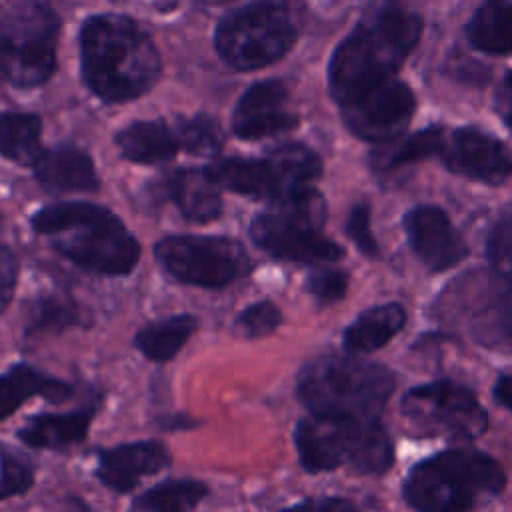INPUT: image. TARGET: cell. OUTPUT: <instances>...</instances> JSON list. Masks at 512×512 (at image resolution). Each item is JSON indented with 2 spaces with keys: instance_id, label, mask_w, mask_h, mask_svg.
I'll use <instances>...</instances> for the list:
<instances>
[{
  "instance_id": "7a4b0ae2",
  "label": "cell",
  "mask_w": 512,
  "mask_h": 512,
  "mask_svg": "<svg viewBox=\"0 0 512 512\" xmlns=\"http://www.w3.org/2000/svg\"><path fill=\"white\" fill-rule=\"evenodd\" d=\"M32 228L50 236L54 250L94 274L124 276L134 270L140 246L106 208L90 202H60L38 210Z\"/></svg>"
},
{
  "instance_id": "e0dca14e",
  "label": "cell",
  "mask_w": 512,
  "mask_h": 512,
  "mask_svg": "<svg viewBox=\"0 0 512 512\" xmlns=\"http://www.w3.org/2000/svg\"><path fill=\"white\" fill-rule=\"evenodd\" d=\"M38 182L50 192L96 190L98 178L88 154L76 148H54L34 162Z\"/></svg>"
},
{
  "instance_id": "d6a6232c",
  "label": "cell",
  "mask_w": 512,
  "mask_h": 512,
  "mask_svg": "<svg viewBox=\"0 0 512 512\" xmlns=\"http://www.w3.org/2000/svg\"><path fill=\"white\" fill-rule=\"evenodd\" d=\"M282 322V314L278 306L270 300H260L248 308H244L232 322L236 334L244 338H262L272 334Z\"/></svg>"
},
{
  "instance_id": "ffe728a7",
  "label": "cell",
  "mask_w": 512,
  "mask_h": 512,
  "mask_svg": "<svg viewBox=\"0 0 512 512\" xmlns=\"http://www.w3.org/2000/svg\"><path fill=\"white\" fill-rule=\"evenodd\" d=\"M168 194L182 216L192 222H210L222 212L220 186L208 170L188 168L168 180Z\"/></svg>"
},
{
  "instance_id": "8992f818",
  "label": "cell",
  "mask_w": 512,
  "mask_h": 512,
  "mask_svg": "<svg viewBox=\"0 0 512 512\" xmlns=\"http://www.w3.org/2000/svg\"><path fill=\"white\" fill-rule=\"evenodd\" d=\"M56 14L38 2L24 4L0 24V72L20 88L46 82L56 66Z\"/></svg>"
},
{
  "instance_id": "9c48e42d",
  "label": "cell",
  "mask_w": 512,
  "mask_h": 512,
  "mask_svg": "<svg viewBox=\"0 0 512 512\" xmlns=\"http://www.w3.org/2000/svg\"><path fill=\"white\" fill-rule=\"evenodd\" d=\"M400 414L412 434L474 438L486 430L488 416L476 396L454 382L410 388L400 400Z\"/></svg>"
},
{
  "instance_id": "6da1fadb",
  "label": "cell",
  "mask_w": 512,
  "mask_h": 512,
  "mask_svg": "<svg viewBox=\"0 0 512 512\" xmlns=\"http://www.w3.org/2000/svg\"><path fill=\"white\" fill-rule=\"evenodd\" d=\"M422 36V20L402 4L386 2L368 14L334 50L328 88L338 106L394 80Z\"/></svg>"
},
{
  "instance_id": "d6986e66",
  "label": "cell",
  "mask_w": 512,
  "mask_h": 512,
  "mask_svg": "<svg viewBox=\"0 0 512 512\" xmlns=\"http://www.w3.org/2000/svg\"><path fill=\"white\" fill-rule=\"evenodd\" d=\"M94 412V406H82L66 414H38L18 430V438L32 448L58 450L78 444L86 438Z\"/></svg>"
},
{
  "instance_id": "3957f363",
  "label": "cell",
  "mask_w": 512,
  "mask_h": 512,
  "mask_svg": "<svg viewBox=\"0 0 512 512\" xmlns=\"http://www.w3.org/2000/svg\"><path fill=\"white\" fill-rule=\"evenodd\" d=\"M86 84L104 100L122 102L144 94L160 74L152 40L124 16H94L80 36Z\"/></svg>"
},
{
  "instance_id": "52a82bcc",
  "label": "cell",
  "mask_w": 512,
  "mask_h": 512,
  "mask_svg": "<svg viewBox=\"0 0 512 512\" xmlns=\"http://www.w3.org/2000/svg\"><path fill=\"white\" fill-rule=\"evenodd\" d=\"M296 40L290 14L274 2H256L226 16L216 30L218 54L238 70H256L282 58Z\"/></svg>"
},
{
  "instance_id": "d590c367",
  "label": "cell",
  "mask_w": 512,
  "mask_h": 512,
  "mask_svg": "<svg viewBox=\"0 0 512 512\" xmlns=\"http://www.w3.org/2000/svg\"><path fill=\"white\" fill-rule=\"evenodd\" d=\"M306 288L320 304H332L346 294L348 276L340 270H318L308 278Z\"/></svg>"
},
{
  "instance_id": "ab89813d",
  "label": "cell",
  "mask_w": 512,
  "mask_h": 512,
  "mask_svg": "<svg viewBox=\"0 0 512 512\" xmlns=\"http://www.w3.org/2000/svg\"><path fill=\"white\" fill-rule=\"evenodd\" d=\"M494 398L512 412V374L502 376L494 386Z\"/></svg>"
},
{
  "instance_id": "f35d334b",
  "label": "cell",
  "mask_w": 512,
  "mask_h": 512,
  "mask_svg": "<svg viewBox=\"0 0 512 512\" xmlns=\"http://www.w3.org/2000/svg\"><path fill=\"white\" fill-rule=\"evenodd\" d=\"M496 108L502 120L512 128V72H506L496 96Z\"/></svg>"
},
{
  "instance_id": "f1b7e54d",
  "label": "cell",
  "mask_w": 512,
  "mask_h": 512,
  "mask_svg": "<svg viewBox=\"0 0 512 512\" xmlns=\"http://www.w3.org/2000/svg\"><path fill=\"white\" fill-rule=\"evenodd\" d=\"M208 496V486L198 480H164L134 500L138 512H194Z\"/></svg>"
},
{
  "instance_id": "cb8c5ba5",
  "label": "cell",
  "mask_w": 512,
  "mask_h": 512,
  "mask_svg": "<svg viewBox=\"0 0 512 512\" xmlns=\"http://www.w3.org/2000/svg\"><path fill=\"white\" fill-rule=\"evenodd\" d=\"M116 142L124 158L140 164L170 160L180 146L174 132L160 120L134 122L118 134Z\"/></svg>"
},
{
  "instance_id": "836d02e7",
  "label": "cell",
  "mask_w": 512,
  "mask_h": 512,
  "mask_svg": "<svg viewBox=\"0 0 512 512\" xmlns=\"http://www.w3.org/2000/svg\"><path fill=\"white\" fill-rule=\"evenodd\" d=\"M34 480L32 466L16 452L0 446V500L24 494Z\"/></svg>"
},
{
  "instance_id": "7c38bea8",
  "label": "cell",
  "mask_w": 512,
  "mask_h": 512,
  "mask_svg": "<svg viewBox=\"0 0 512 512\" xmlns=\"http://www.w3.org/2000/svg\"><path fill=\"white\" fill-rule=\"evenodd\" d=\"M440 156L450 172L482 184L498 186L512 176V152L480 128L452 130L444 136Z\"/></svg>"
},
{
  "instance_id": "ac0fdd59",
  "label": "cell",
  "mask_w": 512,
  "mask_h": 512,
  "mask_svg": "<svg viewBox=\"0 0 512 512\" xmlns=\"http://www.w3.org/2000/svg\"><path fill=\"white\" fill-rule=\"evenodd\" d=\"M42 396L48 402H64L72 396V388L58 380L42 374L28 364H14L0 374V420L14 414L26 400Z\"/></svg>"
},
{
  "instance_id": "ba28073f",
  "label": "cell",
  "mask_w": 512,
  "mask_h": 512,
  "mask_svg": "<svg viewBox=\"0 0 512 512\" xmlns=\"http://www.w3.org/2000/svg\"><path fill=\"white\" fill-rule=\"evenodd\" d=\"M154 256L178 282L200 288H224L250 268L242 244L226 236H166Z\"/></svg>"
},
{
  "instance_id": "d4e9b609",
  "label": "cell",
  "mask_w": 512,
  "mask_h": 512,
  "mask_svg": "<svg viewBox=\"0 0 512 512\" xmlns=\"http://www.w3.org/2000/svg\"><path fill=\"white\" fill-rule=\"evenodd\" d=\"M196 328L198 320L192 314H174L138 330L134 346L152 362H168L184 348Z\"/></svg>"
},
{
  "instance_id": "e575fe53",
  "label": "cell",
  "mask_w": 512,
  "mask_h": 512,
  "mask_svg": "<svg viewBox=\"0 0 512 512\" xmlns=\"http://www.w3.org/2000/svg\"><path fill=\"white\" fill-rule=\"evenodd\" d=\"M346 232L354 240V244L358 246V250L362 254L370 256V258L378 256V242L370 228V206L368 204L362 202L350 210V216L346 222Z\"/></svg>"
},
{
  "instance_id": "4dcf8cb0",
  "label": "cell",
  "mask_w": 512,
  "mask_h": 512,
  "mask_svg": "<svg viewBox=\"0 0 512 512\" xmlns=\"http://www.w3.org/2000/svg\"><path fill=\"white\" fill-rule=\"evenodd\" d=\"M82 324V312L76 306L74 300L64 296H44L38 298L36 304L30 308L26 334H44V332H56L70 326Z\"/></svg>"
},
{
  "instance_id": "1f68e13d",
  "label": "cell",
  "mask_w": 512,
  "mask_h": 512,
  "mask_svg": "<svg viewBox=\"0 0 512 512\" xmlns=\"http://www.w3.org/2000/svg\"><path fill=\"white\" fill-rule=\"evenodd\" d=\"M178 144L196 156H212L222 146V132L218 124L204 114L184 120L178 130Z\"/></svg>"
},
{
  "instance_id": "4316f807",
  "label": "cell",
  "mask_w": 512,
  "mask_h": 512,
  "mask_svg": "<svg viewBox=\"0 0 512 512\" xmlns=\"http://www.w3.org/2000/svg\"><path fill=\"white\" fill-rule=\"evenodd\" d=\"M488 260L498 280L500 294V326L512 342V214L502 216L488 236Z\"/></svg>"
},
{
  "instance_id": "603a6c76",
  "label": "cell",
  "mask_w": 512,
  "mask_h": 512,
  "mask_svg": "<svg viewBox=\"0 0 512 512\" xmlns=\"http://www.w3.org/2000/svg\"><path fill=\"white\" fill-rule=\"evenodd\" d=\"M406 324L400 304H382L364 310L344 332V348L350 354H366L386 346Z\"/></svg>"
},
{
  "instance_id": "5bb4252c",
  "label": "cell",
  "mask_w": 512,
  "mask_h": 512,
  "mask_svg": "<svg viewBox=\"0 0 512 512\" xmlns=\"http://www.w3.org/2000/svg\"><path fill=\"white\" fill-rule=\"evenodd\" d=\"M404 230L414 254L432 272H442L466 258L468 246L438 206H416L404 216Z\"/></svg>"
},
{
  "instance_id": "9a60e30c",
  "label": "cell",
  "mask_w": 512,
  "mask_h": 512,
  "mask_svg": "<svg viewBox=\"0 0 512 512\" xmlns=\"http://www.w3.org/2000/svg\"><path fill=\"white\" fill-rule=\"evenodd\" d=\"M286 88L278 80L254 84L244 92L232 114V130L236 136L254 140L276 132L290 130L298 118L286 110Z\"/></svg>"
},
{
  "instance_id": "83f0119b",
  "label": "cell",
  "mask_w": 512,
  "mask_h": 512,
  "mask_svg": "<svg viewBox=\"0 0 512 512\" xmlns=\"http://www.w3.org/2000/svg\"><path fill=\"white\" fill-rule=\"evenodd\" d=\"M42 124L34 114L0 112V154L18 162L34 164L40 158Z\"/></svg>"
},
{
  "instance_id": "30bf717a",
  "label": "cell",
  "mask_w": 512,
  "mask_h": 512,
  "mask_svg": "<svg viewBox=\"0 0 512 512\" xmlns=\"http://www.w3.org/2000/svg\"><path fill=\"white\" fill-rule=\"evenodd\" d=\"M374 420L316 414L300 420L294 430V444L302 468L316 474L344 464L352 466Z\"/></svg>"
},
{
  "instance_id": "44dd1931",
  "label": "cell",
  "mask_w": 512,
  "mask_h": 512,
  "mask_svg": "<svg viewBox=\"0 0 512 512\" xmlns=\"http://www.w3.org/2000/svg\"><path fill=\"white\" fill-rule=\"evenodd\" d=\"M220 188L256 200H278L282 188L268 160H222L208 168Z\"/></svg>"
},
{
  "instance_id": "8d00e7d4",
  "label": "cell",
  "mask_w": 512,
  "mask_h": 512,
  "mask_svg": "<svg viewBox=\"0 0 512 512\" xmlns=\"http://www.w3.org/2000/svg\"><path fill=\"white\" fill-rule=\"evenodd\" d=\"M16 274H18V262L14 254L0 244V312L8 306L14 286H16Z\"/></svg>"
},
{
  "instance_id": "8fae6325",
  "label": "cell",
  "mask_w": 512,
  "mask_h": 512,
  "mask_svg": "<svg viewBox=\"0 0 512 512\" xmlns=\"http://www.w3.org/2000/svg\"><path fill=\"white\" fill-rule=\"evenodd\" d=\"M414 110V92L396 78L340 106L346 128L372 144H390L396 140L408 128Z\"/></svg>"
},
{
  "instance_id": "5b68a950",
  "label": "cell",
  "mask_w": 512,
  "mask_h": 512,
  "mask_svg": "<svg viewBox=\"0 0 512 512\" xmlns=\"http://www.w3.org/2000/svg\"><path fill=\"white\" fill-rule=\"evenodd\" d=\"M504 484V470L494 458L456 448L412 466L404 498L416 512H470L480 496L498 494Z\"/></svg>"
},
{
  "instance_id": "4fadbf2b",
  "label": "cell",
  "mask_w": 512,
  "mask_h": 512,
  "mask_svg": "<svg viewBox=\"0 0 512 512\" xmlns=\"http://www.w3.org/2000/svg\"><path fill=\"white\" fill-rule=\"evenodd\" d=\"M250 236L258 248L268 252L272 258L286 262L320 264L336 262L344 256L342 246L322 236L320 230L288 224L270 212L252 220Z\"/></svg>"
},
{
  "instance_id": "277c9868",
  "label": "cell",
  "mask_w": 512,
  "mask_h": 512,
  "mask_svg": "<svg viewBox=\"0 0 512 512\" xmlns=\"http://www.w3.org/2000/svg\"><path fill=\"white\" fill-rule=\"evenodd\" d=\"M396 386L380 364L352 356H324L306 364L298 376V398L316 416L378 418Z\"/></svg>"
},
{
  "instance_id": "484cf974",
  "label": "cell",
  "mask_w": 512,
  "mask_h": 512,
  "mask_svg": "<svg viewBox=\"0 0 512 512\" xmlns=\"http://www.w3.org/2000/svg\"><path fill=\"white\" fill-rule=\"evenodd\" d=\"M282 188V198L308 188L322 172V162L314 150L304 144H284L266 158Z\"/></svg>"
},
{
  "instance_id": "f546056e",
  "label": "cell",
  "mask_w": 512,
  "mask_h": 512,
  "mask_svg": "<svg viewBox=\"0 0 512 512\" xmlns=\"http://www.w3.org/2000/svg\"><path fill=\"white\" fill-rule=\"evenodd\" d=\"M444 136L446 134L440 126H428V128L404 138L396 146H392L388 150H380L378 154L372 156V160L382 170H394L404 164L420 162L432 154H440Z\"/></svg>"
},
{
  "instance_id": "7402d4cb",
  "label": "cell",
  "mask_w": 512,
  "mask_h": 512,
  "mask_svg": "<svg viewBox=\"0 0 512 512\" xmlns=\"http://www.w3.org/2000/svg\"><path fill=\"white\" fill-rule=\"evenodd\" d=\"M466 40L472 48L506 56L512 52V2L510 0H482L464 28Z\"/></svg>"
},
{
  "instance_id": "2e32d148",
  "label": "cell",
  "mask_w": 512,
  "mask_h": 512,
  "mask_svg": "<svg viewBox=\"0 0 512 512\" xmlns=\"http://www.w3.org/2000/svg\"><path fill=\"white\" fill-rule=\"evenodd\" d=\"M170 462V452L160 442H128L100 452L96 476L112 492L126 494L136 488L142 478L164 470Z\"/></svg>"
},
{
  "instance_id": "74e56055",
  "label": "cell",
  "mask_w": 512,
  "mask_h": 512,
  "mask_svg": "<svg viewBox=\"0 0 512 512\" xmlns=\"http://www.w3.org/2000/svg\"><path fill=\"white\" fill-rule=\"evenodd\" d=\"M282 512H358V508L344 498H308Z\"/></svg>"
}]
</instances>
